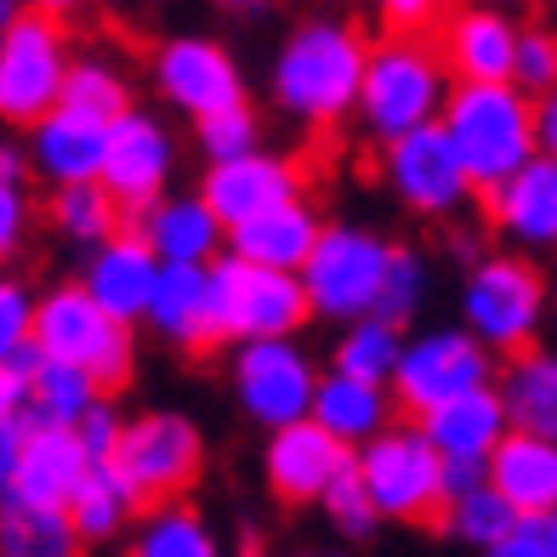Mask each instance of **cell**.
<instances>
[{"label":"cell","mask_w":557,"mask_h":557,"mask_svg":"<svg viewBox=\"0 0 557 557\" xmlns=\"http://www.w3.org/2000/svg\"><path fill=\"white\" fill-rule=\"evenodd\" d=\"M552 313H557V278H552Z\"/></svg>","instance_id":"cell-55"},{"label":"cell","mask_w":557,"mask_h":557,"mask_svg":"<svg viewBox=\"0 0 557 557\" xmlns=\"http://www.w3.org/2000/svg\"><path fill=\"white\" fill-rule=\"evenodd\" d=\"M160 273H165V262L154 257V245H148L137 227H125V234H114L103 250L86 257L81 285L109 319L137 331V324L148 319V301H154V290H160Z\"/></svg>","instance_id":"cell-20"},{"label":"cell","mask_w":557,"mask_h":557,"mask_svg":"<svg viewBox=\"0 0 557 557\" xmlns=\"http://www.w3.org/2000/svg\"><path fill=\"white\" fill-rule=\"evenodd\" d=\"M484 484H490V461H444V495L449 500H461Z\"/></svg>","instance_id":"cell-47"},{"label":"cell","mask_w":557,"mask_h":557,"mask_svg":"<svg viewBox=\"0 0 557 557\" xmlns=\"http://www.w3.org/2000/svg\"><path fill=\"white\" fill-rule=\"evenodd\" d=\"M176 176V137L160 114L132 109L109 125V154H103V188L114 194V206L125 222H137L171 194Z\"/></svg>","instance_id":"cell-15"},{"label":"cell","mask_w":557,"mask_h":557,"mask_svg":"<svg viewBox=\"0 0 557 557\" xmlns=\"http://www.w3.org/2000/svg\"><path fill=\"white\" fill-rule=\"evenodd\" d=\"M211 324L227 352L245 342H290L301 324H313V301L301 273H273L227 250L211 262Z\"/></svg>","instance_id":"cell-6"},{"label":"cell","mask_w":557,"mask_h":557,"mask_svg":"<svg viewBox=\"0 0 557 557\" xmlns=\"http://www.w3.org/2000/svg\"><path fill=\"white\" fill-rule=\"evenodd\" d=\"M86 478H91V455H86L81 433H69V426H35L29 449L0 472V495H7V506L69 512Z\"/></svg>","instance_id":"cell-18"},{"label":"cell","mask_w":557,"mask_h":557,"mask_svg":"<svg viewBox=\"0 0 557 557\" xmlns=\"http://www.w3.org/2000/svg\"><path fill=\"white\" fill-rule=\"evenodd\" d=\"M154 97L199 125L245 103V69L211 35H171L154 46Z\"/></svg>","instance_id":"cell-14"},{"label":"cell","mask_w":557,"mask_h":557,"mask_svg":"<svg viewBox=\"0 0 557 557\" xmlns=\"http://www.w3.org/2000/svg\"><path fill=\"white\" fill-rule=\"evenodd\" d=\"M404 342H410L404 324H393V319H359V324H347V331L336 336L331 370L359 375V382H375V387H393V375L404 364Z\"/></svg>","instance_id":"cell-33"},{"label":"cell","mask_w":557,"mask_h":557,"mask_svg":"<svg viewBox=\"0 0 557 557\" xmlns=\"http://www.w3.org/2000/svg\"><path fill=\"white\" fill-rule=\"evenodd\" d=\"M125 426H132V416H125L114 398H103L81 426H74V433H81V444H86V455H91V467H114V461H120Z\"/></svg>","instance_id":"cell-43"},{"label":"cell","mask_w":557,"mask_h":557,"mask_svg":"<svg viewBox=\"0 0 557 557\" xmlns=\"http://www.w3.org/2000/svg\"><path fill=\"white\" fill-rule=\"evenodd\" d=\"M313 421L324 433H336L347 449H364L387 433L393 421H404L393 387H375V382H359V375H342V370H324L319 382V398H313Z\"/></svg>","instance_id":"cell-27"},{"label":"cell","mask_w":557,"mask_h":557,"mask_svg":"<svg viewBox=\"0 0 557 557\" xmlns=\"http://www.w3.org/2000/svg\"><path fill=\"white\" fill-rule=\"evenodd\" d=\"M148 7H165V0H148Z\"/></svg>","instance_id":"cell-56"},{"label":"cell","mask_w":557,"mask_h":557,"mask_svg":"<svg viewBox=\"0 0 557 557\" xmlns=\"http://www.w3.org/2000/svg\"><path fill=\"white\" fill-rule=\"evenodd\" d=\"M438 125L449 132V143L461 148L478 194L512 183L529 160H541L535 97H523L512 81L506 86H455Z\"/></svg>","instance_id":"cell-4"},{"label":"cell","mask_w":557,"mask_h":557,"mask_svg":"<svg viewBox=\"0 0 557 557\" xmlns=\"http://www.w3.org/2000/svg\"><path fill=\"white\" fill-rule=\"evenodd\" d=\"M324 370L301 336L290 342H245L227 352V393H234L239 416L262 433H285L296 421H313Z\"/></svg>","instance_id":"cell-9"},{"label":"cell","mask_w":557,"mask_h":557,"mask_svg":"<svg viewBox=\"0 0 557 557\" xmlns=\"http://www.w3.org/2000/svg\"><path fill=\"white\" fill-rule=\"evenodd\" d=\"M23 171H29V154L23 148H0V188H23Z\"/></svg>","instance_id":"cell-49"},{"label":"cell","mask_w":557,"mask_h":557,"mask_svg":"<svg viewBox=\"0 0 557 557\" xmlns=\"http://www.w3.org/2000/svg\"><path fill=\"white\" fill-rule=\"evenodd\" d=\"M421 426H426V438H433V449L444 461H490V455L512 438V416H506L500 387H478L467 398H455V404L426 416Z\"/></svg>","instance_id":"cell-28"},{"label":"cell","mask_w":557,"mask_h":557,"mask_svg":"<svg viewBox=\"0 0 557 557\" xmlns=\"http://www.w3.org/2000/svg\"><path fill=\"white\" fill-rule=\"evenodd\" d=\"M143 324L154 331V342H165V347H176V352H206V347H216V324H211V268H165Z\"/></svg>","instance_id":"cell-25"},{"label":"cell","mask_w":557,"mask_h":557,"mask_svg":"<svg viewBox=\"0 0 557 557\" xmlns=\"http://www.w3.org/2000/svg\"><path fill=\"white\" fill-rule=\"evenodd\" d=\"M490 7H500V12H512V7H523V0H490Z\"/></svg>","instance_id":"cell-52"},{"label":"cell","mask_w":557,"mask_h":557,"mask_svg":"<svg viewBox=\"0 0 557 557\" xmlns=\"http://www.w3.org/2000/svg\"><path fill=\"white\" fill-rule=\"evenodd\" d=\"M490 211V227L518 257H552L557 250V160H529L512 183L478 194Z\"/></svg>","instance_id":"cell-21"},{"label":"cell","mask_w":557,"mask_h":557,"mask_svg":"<svg viewBox=\"0 0 557 557\" xmlns=\"http://www.w3.org/2000/svg\"><path fill=\"white\" fill-rule=\"evenodd\" d=\"M398 245L382 239L375 227L364 222H324L319 250L301 268V285H308L313 301V319L324 324H359L382 313V296H387V273H393Z\"/></svg>","instance_id":"cell-7"},{"label":"cell","mask_w":557,"mask_h":557,"mask_svg":"<svg viewBox=\"0 0 557 557\" xmlns=\"http://www.w3.org/2000/svg\"><path fill=\"white\" fill-rule=\"evenodd\" d=\"M364 7L387 35H421L426 23H438L444 0H364Z\"/></svg>","instance_id":"cell-44"},{"label":"cell","mask_w":557,"mask_h":557,"mask_svg":"<svg viewBox=\"0 0 557 557\" xmlns=\"http://www.w3.org/2000/svg\"><path fill=\"white\" fill-rule=\"evenodd\" d=\"M518 40L523 23L512 12L490 7V0H467L444 17L438 52L455 74V86H506L518 69Z\"/></svg>","instance_id":"cell-17"},{"label":"cell","mask_w":557,"mask_h":557,"mask_svg":"<svg viewBox=\"0 0 557 557\" xmlns=\"http://www.w3.org/2000/svg\"><path fill=\"white\" fill-rule=\"evenodd\" d=\"M535 132H541V154L557 160V91L535 103Z\"/></svg>","instance_id":"cell-48"},{"label":"cell","mask_w":557,"mask_h":557,"mask_svg":"<svg viewBox=\"0 0 557 557\" xmlns=\"http://www.w3.org/2000/svg\"><path fill=\"white\" fill-rule=\"evenodd\" d=\"M546 529H552V541H557V512H552V518H546Z\"/></svg>","instance_id":"cell-54"},{"label":"cell","mask_w":557,"mask_h":557,"mask_svg":"<svg viewBox=\"0 0 557 557\" xmlns=\"http://www.w3.org/2000/svg\"><path fill=\"white\" fill-rule=\"evenodd\" d=\"M290 557H331V552H290Z\"/></svg>","instance_id":"cell-53"},{"label":"cell","mask_w":557,"mask_h":557,"mask_svg":"<svg viewBox=\"0 0 557 557\" xmlns=\"http://www.w3.org/2000/svg\"><path fill=\"white\" fill-rule=\"evenodd\" d=\"M370 46L375 40H364L359 23L331 17V12L290 23V35L278 40V52L268 63L273 109L296 125H308V132H331L342 120H359Z\"/></svg>","instance_id":"cell-1"},{"label":"cell","mask_w":557,"mask_h":557,"mask_svg":"<svg viewBox=\"0 0 557 557\" xmlns=\"http://www.w3.org/2000/svg\"><path fill=\"white\" fill-rule=\"evenodd\" d=\"M199 194H206V206L222 216V227L234 234V227L257 222L278 206H296L301 194V171L296 160L273 154V148H257V154L245 160H227V165H206V176H199Z\"/></svg>","instance_id":"cell-19"},{"label":"cell","mask_w":557,"mask_h":557,"mask_svg":"<svg viewBox=\"0 0 557 557\" xmlns=\"http://www.w3.org/2000/svg\"><path fill=\"white\" fill-rule=\"evenodd\" d=\"M125 557H227V552H222V535L199 506L165 500V506H148L137 518Z\"/></svg>","instance_id":"cell-30"},{"label":"cell","mask_w":557,"mask_h":557,"mask_svg":"<svg viewBox=\"0 0 557 557\" xmlns=\"http://www.w3.org/2000/svg\"><path fill=\"white\" fill-rule=\"evenodd\" d=\"M523 518L512 512V506H506L490 484L484 490H472V495H461V500H449L444 506V529H449V541H461L467 552H495L506 535H512Z\"/></svg>","instance_id":"cell-37"},{"label":"cell","mask_w":557,"mask_h":557,"mask_svg":"<svg viewBox=\"0 0 557 557\" xmlns=\"http://www.w3.org/2000/svg\"><path fill=\"white\" fill-rule=\"evenodd\" d=\"M257 467H262V484H268L273 500L319 506L352 467H359V449H347L336 433H324L319 421H296V426H285V433L262 438Z\"/></svg>","instance_id":"cell-16"},{"label":"cell","mask_w":557,"mask_h":557,"mask_svg":"<svg viewBox=\"0 0 557 557\" xmlns=\"http://www.w3.org/2000/svg\"><path fill=\"white\" fill-rule=\"evenodd\" d=\"M382 188L421 222H449L472 206V171L444 125H426L416 137L382 148Z\"/></svg>","instance_id":"cell-12"},{"label":"cell","mask_w":557,"mask_h":557,"mask_svg":"<svg viewBox=\"0 0 557 557\" xmlns=\"http://www.w3.org/2000/svg\"><path fill=\"white\" fill-rule=\"evenodd\" d=\"M546 319H552V278L535 268V257L490 250V257L467 262V273H461V324L495 352L500 364L518 359V352H535Z\"/></svg>","instance_id":"cell-3"},{"label":"cell","mask_w":557,"mask_h":557,"mask_svg":"<svg viewBox=\"0 0 557 557\" xmlns=\"http://www.w3.org/2000/svg\"><path fill=\"white\" fill-rule=\"evenodd\" d=\"M35 352H40V359H58V364L86 370L103 393L125 387L137 375V331L97 308L81 278H63V285L40 290Z\"/></svg>","instance_id":"cell-5"},{"label":"cell","mask_w":557,"mask_h":557,"mask_svg":"<svg viewBox=\"0 0 557 557\" xmlns=\"http://www.w3.org/2000/svg\"><path fill=\"white\" fill-rule=\"evenodd\" d=\"M86 7V0H29V12H40V17H74V12H81Z\"/></svg>","instance_id":"cell-50"},{"label":"cell","mask_w":557,"mask_h":557,"mask_svg":"<svg viewBox=\"0 0 557 557\" xmlns=\"http://www.w3.org/2000/svg\"><path fill=\"white\" fill-rule=\"evenodd\" d=\"M455 97V74L444 52L421 35H382L370 46V74L359 97V125L370 143H398L438 125Z\"/></svg>","instance_id":"cell-2"},{"label":"cell","mask_w":557,"mask_h":557,"mask_svg":"<svg viewBox=\"0 0 557 557\" xmlns=\"http://www.w3.org/2000/svg\"><path fill=\"white\" fill-rule=\"evenodd\" d=\"M216 7H222V12H250V17H257V12L278 7V0H216Z\"/></svg>","instance_id":"cell-51"},{"label":"cell","mask_w":557,"mask_h":557,"mask_svg":"<svg viewBox=\"0 0 557 557\" xmlns=\"http://www.w3.org/2000/svg\"><path fill=\"white\" fill-rule=\"evenodd\" d=\"M132 97H137V91H132V74H125L109 52H81V58H74V69H69V91H63V109L114 125L120 114H132V109H137Z\"/></svg>","instance_id":"cell-34"},{"label":"cell","mask_w":557,"mask_h":557,"mask_svg":"<svg viewBox=\"0 0 557 557\" xmlns=\"http://www.w3.org/2000/svg\"><path fill=\"white\" fill-rule=\"evenodd\" d=\"M319 234H324V216L313 199H296V206H278L257 222H245L227 234V250L257 268H273V273H301L308 257L319 250Z\"/></svg>","instance_id":"cell-26"},{"label":"cell","mask_w":557,"mask_h":557,"mask_svg":"<svg viewBox=\"0 0 557 557\" xmlns=\"http://www.w3.org/2000/svg\"><path fill=\"white\" fill-rule=\"evenodd\" d=\"M40 296L23 278H0V359H23L35 347Z\"/></svg>","instance_id":"cell-42"},{"label":"cell","mask_w":557,"mask_h":557,"mask_svg":"<svg viewBox=\"0 0 557 557\" xmlns=\"http://www.w3.org/2000/svg\"><path fill=\"white\" fill-rule=\"evenodd\" d=\"M490 490L512 506L518 518H552L557 512V438L512 433L490 455Z\"/></svg>","instance_id":"cell-24"},{"label":"cell","mask_w":557,"mask_h":557,"mask_svg":"<svg viewBox=\"0 0 557 557\" xmlns=\"http://www.w3.org/2000/svg\"><path fill=\"white\" fill-rule=\"evenodd\" d=\"M74 529H81V541L97 546V541H114L125 535V529H137L143 518V495L132 490V478H125L120 467H91V478L81 484V495H74L69 506Z\"/></svg>","instance_id":"cell-31"},{"label":"cell","mask_w":557,"mask_h":557,"mask_svg":"<svg viewBox=\"0 0 557 557\" xmlns=\"http://www.w3.org/2000/svg\"><path fill=\"white\" fill-rule=\"evenodd\" d=\"M109 393L91 382L86 370H74V364H58V359H40L35 364V404H29V416L40 426H81L97 404H103Z\"/></svg>","instance_id":"cell-36"},{"label":"cell","mask_w":557,"mask_h":557,"mask_svg":"<svg viewBox=\"0 0 557 557\" xmlns=\"http://www.w3.org/2000/svg\"><path fill=\"white\" fill-rule=\"evenodd\" d=\"M359 478L375 500L382 523H426L433 512H444V455L433 449L421 421H393L375 444L359 449Z\"/></svg>","instance_id":"cell-11"},{"label":"cell","mask_w":557,"mask_h":557,"mask_svg":"<svg viewBox=\"0 0 557 557\" xmlns=\"http://www.w3.org/2000/svg\"><path fill=\"white\" fill-rule=\"evenodd\" d=\"M319 512H324V523L336 529V541H370L375 529H382V512H375V500H370V490H364L359 467H352L342 484L319 500Z\"/></svg>","instance_id":"cell-39"},{"label":"cell","mask_w":557,"mask_h":557,"mask_svg":"<svg viewBox=\"0 0 557 557\" xmlns=\"http://www.w3.org/2000/svg\"><path fill=\"white\" fill-rule=\"evenodd\" d=\"M500 398L512 416V433L557 438V347H535L500 364Z\"/></svg>","instance_id":"cell-29"},{"label":"cell","mask_w":557,"mask_h":557,"mask_svg":"<svg viewBox=\"0 0 557 557\" xmlns=\"http://www.w3.org/2000/svg\"><path fill=\"white\" fill-rule=\"evenodd\" d=\"M500 382V359L478 342L467 324H426L404 342V364L393 375V398L410 421H426L444 404Z\"/></svg>","instance_id":"cell-8"},{"label":"cell","mask_w":557,"mask_h":557,"mask_svg":"<svg viewBox=\"0 0 557 557\" xmlns=\"http://www.w3.org/2000/svg\"><path fill=\"white\" fill-rule=\"evenodd\" d=\"M23 154H29V171L52 194L81 188V183H103L109 125L74 114V109H58V114H46L35 132H23Z\"/></svg>","instance_id":"cell-22"},{"label":"cell","mask_w":557,"mask_h":557,"mask_svg":"<svg viewBox=\"0 0 557 557\" xmlns=\"http://www.w3.org/2000/svg\"><path fill=\"white\" fill-rule=\"evenodd\" d=\"M74 58L81 52L69 46L58 17L23 12L17 23H7L0 29V120L35 132L46 114H58Z\"/></svg>","instance_id":"cell-10"},{"label":"cell","mask_w":557,"mask_h":557,"mask_svg":"<svg viewBox=\"0 0 557 557\" xmlns=\"http://www.w3.org/2000/svg\"><path fill=\"white\" fill-rule=\"evenodd\" d=\"M132 490L143 495V506H165L183 500V490L206 467V426L183 410H137L125 426L120 461H114Z\"/></svg>","instance_id":"cell-13"},{"label":"cell","mask_w":557,"mask_h":557,"mask_svg":"<svg viewBox=\"0 0 557 557\" xmlns=\"http://www.w3.org/2000/svg\"><path fill=\"white\" fill-rule=\"evenodd\" d=\"M546 7H552V12H557V0H546Z\"/></svg>","instance_id":"cell-57"},{"label":"cell","mask_w":557,"mask_h":557,"mask_svg":"<svg viewBox=\"0 0 557 557\" xmlns=\"http://www.w3.org/2000/svg\"><path fill=\"white\" fill-rule=\"evenodd\" d=\"M0 557H86V541L69 512L0 506Z\"/></svg>","instance_id":"cell-35"},{"label":"cell","mask_w":557,"mask_h":557,"mask_svg":"<svg viewBox=\"0 0 557 557\" xmlns=\"http://www.w3.org/2000/svg\"><path fill=\"white\" fill-rule=\"evenodd\" d=\"M484 557H557V541H552V529L541 518H523L512 535H506L495 552H484Z\"/></svg>","instance_id":"cell-46"},{"label":"cell","mask_w":557,"mask_h":557,"mask_svg":"<svg viewBox=\"0 0 557 557\" xmlns=\"http://www.w3.org/2000/svg\"><path fill=\"white\" fill-rule=\"evenodd\" d=\"M194 143H199V160H206V165L245 160V154H257V148H262V114L250 103L227 109V114H211V120L194 125Z\"/></svg>","instance_id":"cell-38"},{"label":"cell","mask_w":557,"mask_h":557,"mask_svg":"<svg viewBox=\"0 0 557 557\" xmlns=\"http://www.w3.org/2000/svg\"><path fill=\"white\" fill-rule=\"evenodd\" d=\"M426 290H433V278H426V257L416 245H398L393 257V273H387V296H382V313L375 319H393V324H416Z\"/></svg>","instance_id":"cell-41"},{"label":"cell","mask_w":557,"mask_h":557,"mask_svg":"<svg viewBox=\"0 0 557 557\" xmlns=\"http://www.w3.org/2000/svg\"><path fill=\"white\" fill-rule=\"evenodd\" d=\"M512 86H518L523 97H535V103L557 91V29H552V23H523Z\"/></svg>","instance_id":"cell-40"},{"label":"cell","mask_w":557,"mask_h":557,"mask_svg":"<svg viewBox=\"0 0 557 557\" xmlns=\"http://www.w3.org/2000/svg\"><path fill=\"white\" fill-rule=\"evenodd\" d=\"M46 222H52V234L74 250H103L114 234H125V211L114 206V194L103 183H81V188H58L52 206H46Z\"/></svg>","instance_id":"cell-32"},{"label":"cell","mask_w":557,"mask_h":557,"mask_svg":"<svg viewBox=\"0 0 557 557\" xmlns=\"http://www.w3.org/2000/svg\"><path fill=\"white\" fill-rule=\"evenodd\" d=\"M132 227L154 245V257L165 268H211L216 257H227V227L206 206V194H165L160 206L148 216H137Z\"/></svg>","instance_id":"cell-23"},{"label":"cell","mask_w":557,"mask_h":557,"mask_svg":"<svg viewBox=\"0 0 557 557\" xmlns=\"http://www.w3.org/2000/svg\"><path fill=\"white\" fill-rule=\"evenodd\" d=\"M29 188H0V257H12L29 239Z\"/></svg>","instance_id":"cell-45"}]
</instances>
